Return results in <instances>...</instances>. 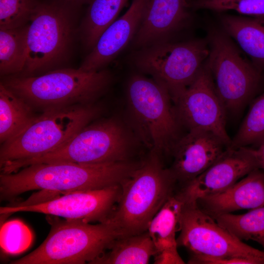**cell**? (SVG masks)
<instances>
[{"instance_id": "6", "label": "cell", "mask_w": 264, "mask_h": 264, "mask_svg": "<svg viewBox=\"0 0 264 264\" xmlns=\"http://www.w3.org/2000/svg\"><path fill=\"white\" fill-rule=\"evenodd\" d=\"M101 112L102 108L95 103L43 111L21 133L1 145L0 166L37 158L59 149Z\"/></svg>"}, {"instance_id": "26", "label": "cell", "mask_w": 264, "mask_h": 264, "mask_svg": "<svg viewBox=\"0 0 264 264\" xmlns=\"http://www.w3.org/2000/svg\"><path fill=\"white\" fill-rule=\"evenodd\" d=\"M264 140V93L251 104L237 134L231 140V148L260 144Z\"/></svg>"}, {"instance_id": "24", "label": "cell", "mask_w": 264, "mask_h": 264, "mask_svg": "<svg viewBox=\"0 0 264 264\" xmlns=\"http://www.w3.org/2000/svg\"><path fill=\"white\" fill-rule=\"evenodd\" d=\"M29 23L13 29H0V74L2 77L21 74L27 58Z\"/></svg>"}, {"instance_id": "25", "label": "cell", "mask_w": 264, "mask_h": 264, "mask_svg": "<svg viewBox=\"0 0 264 264\" xmlns=\"http://www.w3.org/2000/svg\"><path fill=\"white\" fill-rule=\"evenodd\" d=\"M212 218L239 240L255 241L264 248V206L242 214L225 213Z\"/></svg>"}, {"instance_id": "31", "label": "cell", "mask_w": 264, "mask_h": 264, "mask_svg": "<svg viewBox=\"0 0 264 264\" xmlns=\"http://www.w3.org/2000/svg\"><path fill=\"white\" fill-rule=\"evenodd\" d=\"M259 169L264 171V140L257 149H253Z\"/></svg>"}, {"instance_id": "4", "label": "cell", "mask_w": 264, "mask_h": 264, "mask_svg": "<svg viewBox=\"0 0 264 264\" xmlns=\"http://www.w3.org/2000/svg\"><path fill=\"white\" fill-rule=\"evenodd\" d=\"M176 183L160 156L150 152L121 185L120 198L109 220L122 236L147 231L153 218L174 194Z\"/></svg>"}, {"instance_id": "1", "label": "cell", "mask_w": 264, "mask_h": 264, "mask_svg": "<svg viewBox=\"0 0 264 264\" xmlns=\"http://www.w3.org/2000/svg\"><path fill=\"white\" fill-rule=\"evenodd\" d=\"M140 162L103 164L74 162L37 163L11 173L0 174V198L11 200L32 190L66 194L121 185Z\"/></svg>"}, {"instance_id": "15", "label": "cell", "mask_w": 264, "mask_h": 264, "mask_svg": "<svg viewBox=\"0 0 264 264\" xmlns=\"http://www.w3.org/2000/svg\"><path fill=\"white\" fill-rule=\"evenodd\" d=\"M190 0H149L132 43L134 50L176 41L191 25Z\"/></svg>"}, {"instance_id": "9", "label": "cell", "mask_w": 264, "mask_h": 264, "mask_svg": "<svg viewBox=\"0 0 264 264\" xmlns=\"http://www.w3.org/2000/svg\"><path fill=\"white\" fill-rule=\"evenodd\" d=\"M209 54L206 64L226 110L236 111L255 95L262 71L246 58L222 29L212 27L206 38Z\"/></svg>"}, {"instance_id": "19", "label": "cell", "mask_w": 264, "mask_h": 264, "mask_svg": "<svg viewBox=\"0 0 264 264\" xmlns=\"http://www.w3.org/2000/svg\"><path fill=\"white\" fill-rule=\"evenodd\" d=\"M185 201L178 192L171 196L151 220L148 231L153 242L154 264H185L179 256L176 239L180 230Z\"/></svg>"}, {"instance_id": "22", "label": "cell", "mask_w": 264, "mask_h": 264, "mask_svg": "<svg viewBox=\"0 0 264 264\" xmlns=\"http://www.w3.org/2000/svg\"><path fill=\"white\" fill-rule=\"evenodd\" d=\"M129 0H92L79 27L80 37L88 53L102 33L116 19Z\"/></svg>"}, {"instance_id": "3", "label": "cell", "mask_w": 264, "mask_h": 264, "mask_svg": "<svg viewBox=\"0 0 264 264\" xmlns=\"http://www.w3.org/2000/svg\"><path fill=\"white\" fill-rule=\"evenodd\" d=\"M81 5L68 0L40 2L27 34V58L18 75L33 76L62 68L79 33L78 10Z\"/></svg>"}, {"instance_id": "21", "label": "cell", "mask_w": 264, "mask_h": 264, "mask_svg": "<svg viewBox=\"0 0 264 264\" xmlns=\"http://www.w3.org/2000/svg\"><path fill=\"white\" fill-rule=\"evenodd\" d=\"M33 109L0 83V142L1 145L21 133L37 118Z\"/></svg>"}, {"instance_id": "32", "label": "cell", "mask_w": 264, "mask_h": 264, "mask_svg": "<svg viewBox=\"0 0 264 264\" xmlns=\"http://www.w3.org/2000/svg\"><path fill=\"white\" fill-rule=\"evenodd\" d=\"M76 3H77L80 5H82L86 3H89L92 0H68Z\"/></svg>"}, {"instance_id": "23", "label": "cell", "mask_w": 264, "mask_h": 264, "mask_svg": "<svg viewBox=\"0 0 264 264\" xmlns=\"http://www.w3.org/2000/svg\"><path fill=\"white\" fill-rule=\"evenodd\" d=\"M154 253V245L147 230L119 237L92 264H146Z\"/></svg>"}, {"instance_id": "14", "label": "cell", "mask_w": 264, "mask_h": 264, "mask_svg": "<svg viewBox=\"0 0 264 264\" xmlns=\"http://www.w3.org/2000/svg\"><path fill=\"white\" fill-rule=\"evenodd\" d=\"M256 169L259 168L253 149L228 147L206 170L179 192L185 202H196L225 190Z\"/></svg>"}, {"instance_id": "13", "label": "cell", "mask_w": 264, "mask_h": 264, "mask_svg": "<svg viewBox=\"0 0 264 264\" xmlns=\"http://www.w3.org/2000/svg\"><path fill=\"white\" fill-rule=\"evenodd\" d=\"M173 101L179 122L189 130L212 132L230 146L225 127L226 110L206 62L192 83Z\"/></svg>"}, {"instance_id": "27", "label": "cell", "mask_w": 264, "mask_h": 264, "mask_svg": "<svg viewBox=\"0 0 264 264\" xmlns=\"http://www.w3.org/2000/svg\"><path fill=\"white\" fill-rule=\"evenodd\" d=\"M38 0H0V29H13L30 23Z\"/></svg>"}, {"instance_id": "16", "label": "cell", "mask_w": 264, "mask_h": 264, "mask_svg": "<svg viewBox=\"0 0 264 264\" xmlns=\"http://www.w3.org/2000/svg\"><path fill=\"white\" fill-rule=\"evenodd\" d=\"M229 147L215 133L190 130L179 138L171 153L169 168L176 182L184 186L206 170Z\"/></svg>"}, {"instance_id": "29", "label": "cell", "mask_w": 264, "mask_h": 264, "mask_svg": "<svg viewBox=\"0 0 264 264\" xmlns=\"http://www.w3.org/2000/svg\"><path fill=\"white\" fill-rule=\"evenodd\" d=\"M193 10H232L253 17H264V0H190Z\"/></svg>"}, {"instance_id": "10", "label": "cell", "mask_w": 264, "mask_h": 264, "mask_svg": "<svg viewBox=\"0 0 264 264\" xmlns=\"http://www.w3.org/2000/svg\"><path fill=\"white\" fill-rule=\"evenodd\" d=\"M132 144L128 132L114 118L92 121L59 149L41 156L14 162L18 170L37 163L74 162L103 164L131 160Z\"/></svg>"}, {"instance_id": "18", "label": "cell", "mask_w": 264, "mask_h": 264, "mask_svg": "<svg viewBox=\"0 0 264 264\" xmlns=\"http://www.w3.org/2000/svg\"><path fill=\"white\" fill-rule=\"evenodd\" d=\"M198 207L212 217L264 206V171L256 169L225 190L198 199Z\"/></svg>"}, {"instance_id": "7", "label": "cell", "mask_w": 264, "mask_h": 264, "mask_svg": "<svg viewBox=\"0 0 264 264\" xmlns=\"http://www.w3.org/2000/svg\"><path fill=\"white\" fill-rule=\"evenodd\" d=\"M209 54L206 39H190L135 49L129 61L165 87L173 101L194 80Z\"/></svg>"}, {"instance_id": "5", "label": "cell", "mask_w": 264, "mask_h": 264, "mask_svg": "<svg viewBox=\"0 0 264 264\" xmlns=\"http://www.w3.org/2000/svg\"><path fill=\"white\" fill-rule=\"evenodd\" d=\"M46 219L51 228L44 241L34 250L10 264H92L122 236L109 220L93 224L51 215H47Z\"/></svg>"}, {"instance_id": "28", "label": "cell", "mask_w": 264, "mask_h": 264, "mask_svg": "<svg viewBox=\"0 0 264 264\" xmlns=\"http://www.w3.org/2000/svg\"><path fill=\"white\" fill-rule=\"evenodd\" d=\"M32 234L20 220H13L1 224L0 245L5 254L15 255L22 252L31 244Z\"/></svg>"}, {"instance_id": "12", "label": "cell", "mask_w": 264, "mask_h": 264, "mask_svg": "<svg viewBox=\"0 0 264 264\" xmlns=\"http://www.w3.org/2000/svg\"><path fill=\"white\" fill-rule=\"evenodd\" d=\"M121 185L104 189L80 191L63 194L53 199L34 204L19 203L0 208V222L9 215L30 212L80 220L90 222H105L111 216L120 198Z\"/></svg>"}, {"instance_id": "2", "label": "cell", "mask_w": 264, "mask_h": 264, "mask_svg": "<svg viewBox=\"0 0 264 264\" xmlns=\"http://www.w3.org/2000/svg\"><path fill=\"white\" fill-rule=\"evenodd\" d=\"M112 81V74L106 68L85 71L64 67L37 76L4 77L0 82L33 109L43 112L95 103L108 92Z\"/></svg>"}, {"instance_id": "30", "label": "cell", "mask_w": 264, "mask_h": 264, "mask_svg": "<svg viewBox=\"0 0 264 264\" xmlns=\"http://www.w3.org/2000/svg\"><path fill=\"white\" fill-rule=\"evenodd\" d=\"M188 264H259L253 259L239 257L214 258L207 256L190 257Z\"/></svg>"}, {"instance_id": "11", "label": "cell", "mask_w": 264, "mask_h": 264, "mask_svg": "<svg viewBox=\"0 0 264 264\" xmlns=\"http://www.w3.org/2000/svg\"><path fill=\"white\" fill-rule=\"evenodd\" d=\"M180 231L177 246L188 249L190 257H245L264 264V251L237 239L200 209L196 202H185Z\"/></svg>"}, {"instance_id": "8", "label": "cell", "mask_w": 264, "mask_h": 264, "mask_svg": "<svg viewBox=\"0 0 264 264\" xmlns=\"http://www.w3.org/2000/svg\"><path fill=\"white\" fill-rule=\"evenodd\" d=\"M127 95L132 114L150 152L160 156L171 152L179 139V121L167 89L153 78L135 74L128 81Z\"/></svg>"}, {"instance_id": "17", "label": "cell", "mask_w": 264, "mask_h": 264, "mask_svg": "<svg viewBox=\"0 0 264 264\" xmlns=\"http://www.w3.org/2000/svg\"><path fill=\"white\" fill-rule=\"evenodd\" d=\"M149 0H132L127 11L102 33L79 67L97 71L108 66L135 36Z\"/></svg>"}, {"instance_id": "20", "label": "cell", "mask_w": 264, "mask_h": 264, "mask_svg": "<svg viewBox=\"0 0 264 264\" xmlns=\"http://www.w3.org/2000/svg\"><path fill=\"white\" fill-rule=\"evenodd\" d=\"M222 29L235 40L252 63L264 69V17L224 15L220 17Z\"/></svg>"}]
</instances>
